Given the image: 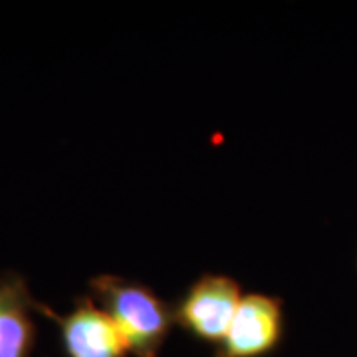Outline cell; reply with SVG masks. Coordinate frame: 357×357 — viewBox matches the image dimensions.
<instances>
[{
  "instance_id": "2",
  "label": "cell",
  "mask_w": 357,
  "mask_h": 357,
  "mask_svg": "<svg viewBox=\"0 0 357 357\" xmlns=\"http://www.w3.org/2000/svg\"><path fill=\"white\" fill-rule=\"evenodd\" d=\"M241 300V288L232 278L204 274L183 296L177 307H173L175 324L203 342L220 345Z\"/></svg>"
},
{
  "instance_id": "1",
  "label": "cell",
  "mask_w": 357,
  "mask_h": 357,
  "mask_svg": "<svg viewBox=\"0 0 357 357\" xmlns=\"http://www.w3.org/2000/svg\"><path fill=\"white\" fill-rule=\"evenodd\" d=\"M96 298L114 319L129 354L157 357L175 324V312L147 286L117 276L91 282Z\"/></svg>"
},
{
  "instance_id": "4",
  "label": "cell",
  "mask_w": 357,
  "mask_h": 357,
  "mask_svg": "<svg viewBox=\"0 0 357 357\" xmlns=\"http://www.w3.org/2000/svg\"><path fill=\"white\" fill-rule=\"evenodd\" d=\"M60 333L68 357H126L128 345L102 306L84 302L60 318Z\"/></svg>"
},
{
  "instance_id": "5",
  "label": "cell",
  "mask_w": 357,
  "mask_h": 357,
  "mask_svg": "<svg viewBox=\"0 0 357 357\" xmlns=\"http://www.w3.org/2000/svg\"><path fill=\"white\" fill-rule=\"evenodd\" d=\"M32 347V319L28 298L18 282L0 284V357H28Z\"/></svg>"
},
{
  "instance_id": "3",
  "label": "cell",
  "mask_w": 357,
  "mask_h": 357,
  "mask_svg": "<svg viewBox=\"0 0 357 357\" xmlns=\"http://www.w3.org/2000/svg\"><path fill=\"white\" fill-rule=\"evenodd\" d=\"M280 302L266 294H246L236 307L218 357H262L270 354L282 337Z\"/></svg>"
}]
</instances>
